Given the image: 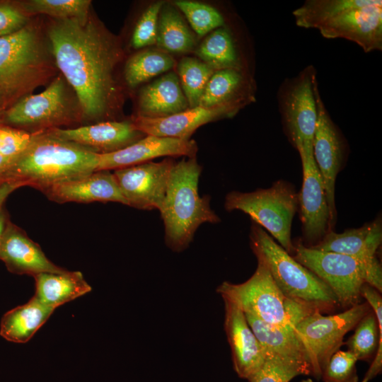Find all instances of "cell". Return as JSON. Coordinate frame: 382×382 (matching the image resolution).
Listing matches in <instances>:
<instances>
[{"mask_svg":"<svg viewBox=\"0 0 382 382\" xmlns=\"http://www.w3.org/2000/svg\"><path fill=\"white\" fill-rule=\"evenodd\" d=\"M48 37L56 64L74 88L83 116L108 117L117 106L115 69L122 52L116 40L93 20H56Z\"/></svg>","mask_w":382,"mask_h":382,"instance_id":"obj_1","label":"cell"},{"mask_svg":"<svg viewBox=\"0 0 382 382\" xmlns=\"http://www.w3.org/2000/svg\"><path fill=\"white\" fill-rule=\"evenodd\" d=\"M98 154L46 131L33 133L26 149L1 177L41 192L55 184L95 172Z\"/></svg>","mask_w":382,"mask_h":382,"instance_id":"obj_2","label":"cell"},{"mask_svg":"<svg viewBox=\"0 0 382 382\" xmlns=\"http://www.w3.org/2000/svg\"><path fill=\"white\" fill-rule=\"evenodd\" d=\"M202 168L196 157L175 162L159 210L164 224L165 242L174 252L185 250L198 227L204 223L216 224L220 218L212 209L210 196L198 192Z\"/></svg>","mask_w":382,"mask_h":382,"instance_id":"obj_3","label":"cell"},{"mask_svg":"<svg viewBox=\"0 0 382 382\" xmlns=\"http://www.w3.org/2000/svg\"><path fill=\"white\" fill-rule=\"evenodd\" d=\"M250 241L257 262L267 267L287 299L311 312L322 314L340 306L336 296L323 281L294 260L255 223L251 226Z\"/></svg>","mask_w":382,"mask_h":382,"instance_id":"obj_4","label":"cell"},{"mask_svg":"<svg viewBox=\"0 0 382 382\" xmlns=\"http://www.w3.org/2000/svg\"><path fill=\"white\" fill-rule=\"evenodd\" d=\"M294 259L323 281L336 296L340 306L350 308L360 301L361 288L366 283L382 291V270L376 257L361 260L318 250L299 241Z\"/></svg>","mask_w":382,"mask_h":382,"instance_id":"obj_5","label":"cell"},{"mask_svg":"<svg viewBox=\"0 0 382 382\" xmlns=\"http://www.w3.org/2000/svg\"><path fill=\"white\" fill-rule=\"evenodd\" d=\"M216 291L222 299L235 303L244 313L284 328L293 330L298 321L312 313L287 299L267 267L260 262L248 280L241 284L224 282Z\"/></svg>","mask_w":382,"mask_h":382,"instance_id":"obj_6","label":"cell"},{"mask_svg":"<svg viewBox=\"0 0 382 382\" xmlns=\"http://www.w3.org/2000/svg\"><path fill=\"white\" fill-rule=\"evenodd\" d=\"M298 194L289 183L280 180L270 187L253 192L231 191L225 197V209L239 210L266 229L289 253L294 251L291 224L298 209Z\"/></svg>","mask_w":382,"mask_h":382,"instance_id":"obj_7","label":"cell"},{"mask_svg":"<svg viewBox=\"0 0 382 382\" xmlns=\"http://www.w3.org/2000/svg\"><path fill=\"white\" fill-rule=\"evenodd\" d=\"M371 311L370 305L364 302L334 315L313 311L295 324L293 331L304 349L311 375L321 378L330 358L344 344V336Z\"/></svg>","mask_w":382,"mask_h":382,"instance_id":"obj_8","label":"cell"},{"mask_svg":"<svg viewBox=\"0 0 382 382\" xmlns=\"http://www.w3.org/2000/svg\"><path fill=\"white\" fill-rule=\"evenodd\" d=\"M47 60L36 28L26 25L0 37V89L6 93L31 88L42 79Z\"/></svg>","mask_w":382,"mask_h":382,"instance_id":"obj_9","label":"cell"},{"mask_svg":"<svg viewBox=\"0 0 382 382\" xmlns=\"http://www.w3.org/2000/svg\"><path fill=\"white\" fill-rule=\"evenodd\" d=\"M311 68L284 83L279 94V106L284 126L294 146L300 149L313 146L317 120Z\"/></svg>","mask_w":382,"mask_h":382,"instance_id":"obj_10","label":"cell"},{"mask_svg":"<svg viewBox=\"0 0 382 382\" xmlns=\"http://www.w3.org/2000/svg\"><path fill=\"white\" fill-rule=\"evenodd\" d=\"M313 88L317 110L313 154L324 183L330 216V228L333 231L336 221L335 180L344 162L345 144L321 99L316 75L313 79Z\"/></svg>","mask_w":382,"mask_h":382,"instance_id":"obj_11","label":"cell"},{"mask_svg":"<svg viewBox=\"0 0 382 382\" xmlns=\"http://www.w3.org/2000/svg\"><path fill=\"white\" fill-rule=\"evenodd\" d=\"M175 161L168 157L160 162L149 161L113 172L127 205L142 210H160L170 171Z\"/></svg>","mask_w":382,"mask_h":382,"instance_id":"obj_12","label":"cell"},{"mask_svg":"<svg viewBox=\"0 0 382 382\" xmlns=\"http://www.w3.org/2000/svg\"><path fill=\"white\" fill-rule=\"evenodd\" d=\"M303 183L298 194L302 232L307 247L318 243L330 231V216L322 177L313 158V146L298 150Z\"/></svg>","mask_w":382,"mask_h":382,"instance_id":"obj_13","label":"cell"},{"mask_svg":"<svg viewBox=\"0 0 382 382\" xmlns=\"http://www.w3.org/2000/svg\"><path fill=\"white\" fill-rule=\"evenodd\" d=\"M70 113L64 81L57 77L42 92L21 98L6 111L4 118L16 126L50 129L67 122Z\"/></svg>","mask_w":382,"mask_h":382,"instance_id":"obj_14","label":"cell"},{"mask_svg":"<svg viewBox=\"0 0 382 382\" xmlns=\"http://www.w3.org/2000/svg\"><path fill=\"white\" fill-rule=\"evenodd\" d=\"M325 38H345L365 52L382 49V1L372 0L364 6L338 15L318 28Z\"/></svg>","mask_w":382,"mask_h":382,"instance_id":"obj_15","label":"cell"},{"mask_svg":"<svg viewBox=\"0 0 382 382\" xmlns=\"http://www.w3.org/2000/svg\"><path fill=\"white\" fill-rule=\"evenodd\" d=\"M381 293L364 283L361 296L370 305L371 311L355 326L353 335L345 344L357 360H374L361 382H369L382 371V298Z\"/></svg>","mask_w":382,"mask_h":382,"instance_id":"obj_16","label":"cell"},{"mask_svg":"<svg viewBox=\"0 0 382 382\" xmlns=\"http://www.w3.org/2000/svg\"><path fill=\"white\" fill-rule=\"evenodd\" d=\"M245 105L244 103H229L210 108L197 106L158 118L137 115L132 122L137 129L146 135L190 139L200 126L219 119L232 117Z\"/></svg>","mask_w":382,"mask_h":382,"instance_id":"obj_17","label":"cell"},{"mask_svg":"<svg viewBox=\"0 0 382 382\" xmlns=\"http://www.w3.org/2000/svg\"><path fill=\"white\" fill-rule=\"evenodd\" d=\"M197 144L192 139L146 135L134 144L115 152L98 154L96 171L117 170L167 156L196 157Z\"/></svg>","mask_w":382,"mask_h":382,"instance_id":"obj_18","label":"cell"},{"mask_svg":"<svg viewBox=\"0 0 382 382\" xmlns=\"http://www.w3.org/2000/svg\"><path fill=\"white\" fill-rule=\"evenodd\" d=\"M45 131L98 154L117 151L146 136L136 129L132 121H106L76 128L54 127Z\"/></svg>","mask_w":382,"mask_h":382,"instance_id":"obj_19","label":"cell"},{"mask_svg":"<svg viewBox=\"0 0 382 382\" xmlns=\"http://www.w3.org/2000/svg\"><path fill=\"white\" fill-rule=\"evenodd\" d=\"M224 302V330L227 337L233 369L238 376L250 378L262 366L266 354L248 323L245 313L235 303Z\"/></svg>","mask_w":382,"mask_h":382,"instance_id":"obj_20","label":"cell"},{"mask_svg":"<svg viewBox=\"0 0 382 382\" xmlns=\"http://www.w3.org/2000/svg\"><path fill=\"white\" fill-rule=\"evenodd\" d=\"M58 203L119 202L127 205L113 173L100 170L66 180L42 191Z\"/></svg>","mask_w":382,"mask_h":382,"instance_id":"obj_21","label":"cell"},{"mask_svg":"<svg viewBox=\"0 0 382 382\" xmlns=\"http://www.w3.org/2000/svg\"><path fill=\"white\" fill-rule=\"evenodd\" d=\"M0 260L7 269L15 274H36L66 271L51 262L40 245L13 224L8 221L0 244Z\"/></svg>","mask_w":382,"mask_h":382,"instance_id":"obj_22","label":"cell"},{"mask_svg":"<svg viewBox=\"0 0 382 382\" xmlns=\"http://www.w3.org/2000/svg\"><path fill=\"white\" fill-rule=\"evenodd\" d=\"M138 116L158 118L190 108L178 76L168 73L143 87L138 98Z\"/></svg>","mask_w":382,"mask_h":382,"instance_id":"obj_23","label":"cell"},{"mask_svg":"<svg viewBox=\"0 0 382 382\" xmlns=\"http://www.w3.org/2000/svg\"><path fill=\"white\" fill-rule=\"evenodd\" d=\"M381 241V219L377 218L360 228L342 233L330 231L318 243L310 248L367 260L376 257Z\"/></svg>","mask_w":382,"mask_h":382,"instance_id":"obj_24","label":"cell"},{"mask_svg":"<svg viewBox=\"0 0 382 382\" xmlns=\"http://www.w3.org/2000/svg\"><path fill=\"white\" fill-rule=\"evenodd\" d=\"M36 297L47 306L57 307L91 291V286L78 271L62 273L44 272L34 276Z\"/></svg>","mask_w":382,"mask_h":382,"instance_id":"obj_25","label":"cell"},{"mask_svg":"<svg viewBox=\"0 0 382 382\" xmlns=\"http://www.w3.org/2000/svg\"><path fill=\"white\" fill-rule=\"evenodd\" d=\"M55 309L34 296L25 304L7 311L2 317L0 335L8 341L25 343L48 320Z\"/></svg>","mask_w":382,"mask_h":382,"instance_id":"obj_26","label":"cell"},{"mask_svg":"<svg viewBox=\"0 0 382 382\" xmlns=\"http://www.w3.org/2000/svg\"><path fill=\"white\" fill-rule=\"evenodd\" d=\"M245 316L265 354L272 353L294 359L308 366L311 371L304 349L292 329L269 324L249 314Z\"/></svg>","mask_w":382,"mask_h":382,"instance_id":"obj_27","label":"cell"},{"mask_svg":"<svg viewBox=\"0 0 382 382\" xmlns=\"http://www.w3.org/2000/svg\"><path fill=\"white\" fill-rule=\"evenodd\" d=\"M156 45L161 50L171 53H187L196 45L195 35L170 4H163L160 11Z\"/></svg>","mask_w":382,"mask_h":382,"instance_id":"obj_28","label":"cell"},{"mask_svg":"<svg viewBox=\"0 0 382 382\" xmlns=\"http://www.w3.org/2000/svg\"><path fill=\"white\" fill-rule=\"evenodd\" d=\"M245 84L241 70L215 71L207 83L198 106L210 108L229 103L247 104L253 98L243 95Z\"/></svg>","mask_w":382,"mask_h":382,"instance_id":"obj_29","label":"cell"},{"mask_svg":"<svg viewBox=\"0 0 382 382\" xmlns=\"http://www.w3.org/2000/svg\"><path fill=\"white\" fill-rule=\"evenodd\" d=\"M195 54L214 71L241 69L232 37L224 28L212 31L196 48Z\"/></svg>","mask_w":382,"mask_h":382,"instance_id":"obj_30","label":"cell"},{"mask_svg":"<svg viewBox=\"0 0 382 382\" xmlns=\"http://www.w3.org/2000/svg\"><path fill=\"white\" fill-rule=\"evenodd\" d=\"M175 65L173 57L161 50H144L132 55L127 61L124 75L131 88L171 69Z\"/></svg>","mask_w":382,"mask_h":382,"instance_id":"obj_31","label":"cell"},{"mask_svg":"<svg viewBox=\"0 0 382 382\" xmlns=\"http://www.w3.org/2000/svg\"><path fill=\"white\" fill-rule=\"evenodd\" d=\"M372 0H308L294 11L296 24L319 28L342 13L369 4Z\"/></svg>","mask_w":382,"mask_h":382,"instance_id":"obj_32","label":"cell"},{"mask_svg":"<svg viewBox=\"0 0 382 382\" xmlns=\"http://www.w3.org/2000/svg\"><path fill=\"white\" fill-rule=\"evenodd\" d=\"M177 69L190 108L197 107L207 83L215 71L200 59L190 57L182 58Z\"/></svg>","mask_w":382,"mask_h":382,"instance_id":"obj_33","label":"cell"},{"mask_svg":"<svg viewBox=\"0 0 382 382\" xmlns=\"http://www.w3.org/2000/svg\"><path fill=\"white\" fill-rule=\"evenodd\" d=\"M89 0H31L23 4L29 13L46 14L56 20L74 19L81 22L89 18Z\"/></svg>","mask_w":382,"mask_h":382,"instance_id":"obj_34","label":"cell"},{"mask_svg":"<svg viewBox=\"0 0 382 382\" xmlns=\"http://www.w3.org/2000/svg\"><path fill=\"white\" fill-rule=\"evenodd\" d=\"M299 375H311L306 365L294 359L267 353L262 366L249 382H289Z\"/></svg>","mask_w":382,"mask_h":382,"instance_id":"obj_35","label":"cell"},{"mask_svg":"<svg viewBox=\"0 0 382 382\" xmlns=\"http://www.w3.org/2000/svg\"><path fill=\"white\" fill-rule=\"evenodd\" d=\"M173 4L184 13L199 36H204L224 24L222 15L208 4L186 0L175 1Z\"/></svg>","mask_w":382,"mask_h":382,"instance_id":"obj_36","label":"cell"},{"mask_svg":"<svg viewBox=\"0 0 382 382\" xmlns=\"http://www.w3.org/2000/svg\"><path fill=\"white\" fill-rule=\"evenodd\" d=\"M357 361L348 350H337L330 358L320 378L324 382H358Z\"/></svg>","mask_w":382,"mask_h":382,"instance_id":"obj_37","label":"cell"},{"mask_svg":"<svg viewBox=\"0 0 382 382\" xmlns=\"http://www.w3.org/2000/svg\"><path fill=\"white\" fill-rule=\"evenodd\" d=\"M163 2L151 4L142 13L132 36V45L139 49L156 44L158 21Z\"/></svg>","mask_w":382,"mask_h":382,"instance_id":"obj_38","label":"cell"},{"mask_svg":"<svg viewBox=\"0 0 382 382\" xmlns=\"http://www.w3.org/2000/svg\"><path fill=\"white\" fill-rule=\"evenodd\" d=\"M33 133L0 125V154L16 160L28 147Z\"/></svg>","mask_w":382,"mask_h":382,"instance_id":"obj_39","label":"cell"},{"mask_svg":"<svg viewBox=\"0 0 382 382\" xmlns=\"http://www.w3.org/2000/svg\"><path fill=\"white\" fill-rule=\"evenodd\" d=\"M28 23V17L23 9L10 4L0 3V37L19 31Z\"/></svg>","mask_w":382,"mask_h":382,"instance_id":"obj_40","label":"cell"},{"mask_svg":"<svg viewBox=\"0 0 382 382\" xmlns=\"http://www.w3.org/2000/svg\"><path fill=\"white\" fill-rule=\"evenodd\" d=\"M22 186L21 183L16 181L5 180L0 183V205L13 191Z\"/></svg>","mask_w":382,"mask_h":382,"instance_id":"obj_41","label":"cell"},{"mask_svg":"<svg viewBox=\"0 0 382 382\" xmlns=\"http://www.w3.org/2000/svg\"><path fill=\"white\" fill-rule=\"evenodd\" d=\"M14 161L0 154V179L1 175L7 171Z\"/></svg>","mask_w":382,"mask_h":382,"instance_id":"obj_42","label":"cell"},{"mask_svg":"<svg viewBox=\"0 0 382 382\" xmlns=\"http://www.w3.org/2000/svg\"><path fill=\"white\" fill-rule=\"evenodd\" d=\"M8 220L6 219V214L2 208V205H0V244L4 236Z\"/></svg>","mask_w":382,"mask_h":382,"instance_id":"obj_43","label":"cell"},{"mask_svg":"<svg viewBox=\"0 0 382 382\" xmlns=\"http://www.w3.org/2000/svg\"><path fill=\"white\" fill-rule=\"evenodd\" d=\"M4 93H6L1 89H0V105L2 104V99H3Z\"/></svg>","mask_w":382,"mask_h":382,"instance_id":"obj_44","label":"cell"},{"mask_svg":"<svg viewBox=\"0 0 382 382\" xmlns=\"http://www.w3.org/2000/svg\"><path fill=\"white\" fill-rule=\"evenodd\" d=\"M301 382H313L311 378H307L306 380H302Z\"/></svg>","mask_w":382,"mask_h":382,"instance_id":"obj_45","label":"cell"},{"mask_svg":"<svg viewBox=\"0 0 382 382\" xmlns=\"http://www.w3.org/2000/svg\"><path fill=\"white\" fill-rule=\"evenodd\" d=\"M3 182L1 179H0V183Z\"/></svg>","mask_w":382,"mask_h":382,"instance_id":"obj_46","label":"cell"}]
</instances>
